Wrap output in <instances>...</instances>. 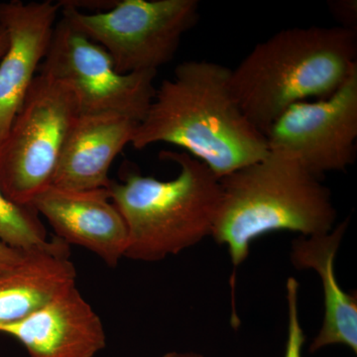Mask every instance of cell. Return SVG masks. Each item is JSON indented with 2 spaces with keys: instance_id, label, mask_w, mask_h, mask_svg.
Instances as JSON below:
<instances>
[{
  "instance_id": "6da1fadb",
  "label": "cell",
  "mask_w": 357,
  "mask_h": 357,
  "mask_svg": "<svg viewBox=\"0 0 357 357\" xmlns=\"http://www.w3.org/2000/svg\"><path fill=\"white\" fill-rule=\"evenodd\" d=\"M231 70L191 60L177 66L171 79L156 89L131 145L142 150L156 143L183 148L222 178L261 159L266 137L248 121L230 88Z\"/></svg>"
},
{
  "instance_id": "7a4b0ae2",
  "label": "cell",
  "mask_w": 357,
  "mask_h": 357,
  "mask_svg": "<svg viewBox=\"0 0 357 357\" xmlns=\"http://www.w3.org/2000/svg\"><path fill=\"white\" fill-rule=\"evenodd\" d=\"M357 32L345 28L282 30L231 70L230 88L248 121L262 134L291 105L328 98L357 68Z\"/></svg>"
},
{
  "instance_id": "3957f363",
  "label": "cell",
  "mask_w": 357,
  "mask_h": 357,
  "mask_svg": "<svg viewBox=\"0 0 357 357\" xmlns=\"http://www.w3.org/2000/svg\"><path fill=\"white\" fill-rule=\"evenodd\" d=\"M220 184L211 236L229 250L232 286L255 239L279 230L317 236L331 231L337 222L328 188L281 152L269 150L261 159L220 178Z\"/></svg>"
},
{
  "instance_id": "277c9868",
  "label": "cell",
  "mask_w": 357,
  "mask_h": 357,
  "mask_svg": "<svg viewBox=\"0 0 357 357\" xmlns=\"http://www.w3.org/2000/svg\"><path fill=\"white\" fill-rule=\"evenodd\" d=\"M160 158L178 164L177 177L128 170L107 187L128 225L124 257L136 261H161L211 236L220 206V178L204 163L185 152L162 151Z\"/></svg>"
},
{
  "instance_id": "5b68a950",
  "label": "cell",
  "mask_w": 357,
  "mask_h": 357,
  "mask_svg": "<svg viewBox=\"0 0 357 357\" xmlns=\"http://www.w3.org/2000/svg\"><path fill=\"white\" fill-rule=\"evenodd\" d=\"M79 115L68 84L36 75L0 145V190L9 201L30 206L53 184L66 139Z\"/></svg>"
},
{
  "instance_id": "8992f818",
  "label": "cell",
  "mask_w": 357,
  "mask_h": 357,
  "mask_svg": "<svg viewBox=\"0 0 357 357\" xmlns=\"http://www.w3.org/2000/svg\"><path fill=\"white\" fill-rule=\"evenodd\" d=\"M59 4L61 17L100 45L122 75L157 72L170 63L199 16L197 0H117L114 8L95 14Z\"/></svg>"
},
{
  "instance_id": "52a82bcc",
  "label": "cell",
  "mask_w": 357,
  "mask_h": 357,
  "mask_svg": "<svg viewBox=\"0 0 357 357\" xmlns=\"http://www.w3.org/2000/svg\"><path fill=\"white\" fill-rule=\"evenodd\" d=\"M39 74L68 84L79 114L112 112L140 123L156 93L157 72L119 74L109 54L63 17L54 28Z\"/></svg>"
},
{
  "instance_id": "ba28073f",
  "label": "cell",
  "mask_w": 357,
  "mask_h": 357,
  "mask_svg": "<svg viewBox=\"0 0 357 357\" xmlns=\"http://www.w3.org/2000/svg\"><path fill=\"white\" fill-rule=\"evenodd\" d=\"M265 137L269 150L296 160L319 180L345 172L356 157L357 68L332 96L291 105Z\"/></svg>"
},
{
  "instance_id": "9c48e42d",
  "label": "cell",
  "mask_w": 357,
  "mask_h": 357,
  "mask_svg": "<svg viewBox=\"0 0 357 357\" xmlns=\"http://www.w3.org/2000/svg\"><path fill=\"white\" fill-rule=\"evenodd\" d=\"M60 13L59 2L52 0L0 2V25L9 37L0 60V145L43 62Z\"/></svg>"
},
{
  "instance_id": "30bf717a",
  "label": "cell",
  "mask_w": 357,
  "mask_h": 357,
  "mask_svg": "<svg viewBox=\"0 0 357 357\" xmlns=\"http://www.w3.org/2000/svg\"><path fill=\"white\" fill-rule=\"evenodd\" d=\"M46 218L66 243L88 249L107 266L114 268L124 257L128 230L107 188L73 191L50 185L31 204Z\"/></svg>"
},
{
  "instance_id": "8fae6325",
  "label": "cell",
  "mask_w": 357,
  "mask_h": 357,
  "mask_svg": "<svg viewBox=\"0 0 357 357\" xmlns=\"http://www.w3.org/2000/svg\"><path fill=\"white\" fill-rule=\"evenodd\" d=\"M0 333L18 340L29 357H93L107 347L102 319L76 285L17 323L0 326Z\"/></svg>"
},
{
  "instance_id": "7c38bea8",
  "label": "cell",
  "mask_w": 357,
  "mask_h": 357,
  "mask_svg": "<svg viewBox=\"0 0 357 357\" xmlns=\"http://www.w3.org/2000/svg\"><path fill=\"white\" fill-rule=\"evenodd\" d=\"M138 124L112 112L79 114L66 139L52 185L73 191L107 188L110 166L131 144Z\"/></svg>"
},
{
  "instance_id": "4fadbf2b",
  "label": "cell",
  "mask_w": 357,
  "mask_h": 357,
  "mask_svg": "<svg viewBox=\"0 0 357 357\" xmlns=\"http://www.w3.org/2000/svg\"><path fill=\"white\" fill-rule=\"evenodd\" d=\"M349 223V218H347L326 234L299 236L291 245L293 266L314 270L323 286L325 312L321 330L310 344L311 354L333 344L345 345L357 354L356 291L345 292L335 272V256Z\"/></svg>"
},
{
  "instance_id": "5bb4252c",
  "label": "cell",
  "mask_w": 357,
  "mask_h": 357,
  "mask_svg": "<svg viewBox=\"0 0 357 357\" xmlns=\"http://www.w3.org/2000/svg\"><path fill=\"white\" fill-rule=\"evenodd\" d=\"M70 256L69 244L55 236L28 250L20 264L0 271V326L17 323L76 285Z\"/></svg>"
},
{
  "instance_id": "9a60e30c",
  "label": "cell",
  "mask_w": 357,
  "mask_h": 357,
  "mask_svg": "<svg viewBox=\"0 0 357 357\" xmlns=\"http://www.w3.org/2000/svg\"><path fill=\"white\" fill-rule=\"evenodd\" d=\"M48 241L47 230L36 211L9 201L0 190V243L29 250Z\"/></svg>"
},
{
  "instance_id": "2e32d148",
  "label": "cell",
  "mask_w": 357,
  "mask_h": 357,
  "mask_svg": "<svg viewBox=\"0 0 357 357\" xmlns=\"http://www.w3.org/2000/svg\"><path fill=\"white\" fill-rule=\"evenodd\" d=\"M288 304V335L285 356L302 357L303 347L306 342L299 316V283L289 277L286 283Z\"/></svg>"
},
{
  "instance_id": "e0dca14e",
  "label": "cell",
  "mask_w": 357,
  "mask_h": 357,
  "mask_svg": "<svg viewBox=\"0 0 357 357\" xmlns=\"http://www.w3.org/2000/svg\"><path fill=\"white\" fill-rule=\"evenodd\" d=\"M328 9L340 27L357 32V1L356 0H331Z\"/></svg>"
},
{
  "instance_id": "ac0fdd59",
  "label": "cell",
  "mask_w": 357,
  "mask_h": 357,
  "mask_svg": "<svg viewBox=\"0 0 357 357\" xmlns=\"http://www.w3.org/2000/svg\"><path fill=\"white\" fill-rule=\"evenodd\" d=\"M27 252L28 250L10 248L6 244L0 243V271L20 264L27 255Z\"/></svg>"
},
{
  "instance_id": "d6986e66",
  "label": "cell",
  "mask_w": 357,
  "mask_h": 357,
  "mask_svg": "<svg viewBox=\"0 0 357 357\" xmlns=\"http://www.w3.org/2000/svg\"><path fill=\"white\" fill-rule=\"evenodd\" d=\"M9 46V37L6 28L0 25V60L6 53Z\"/></svg>"
},
{
  "instance_id": "ffe728a7",
  "label": "cell",
  "mask_w": 357,
  "mask_h": 357,
  "mask_svg": "<svg viewBox=\"0 0 357 357\" xmlns=\"http://www.w3.org/2000/svg\"><path fill=\"white\" fill-rule=\"evenodd\" d=\"M159 357H204L201 354H196V352H178L172 351L168 354H163Z\"/></svg>"
}]
</instances>
